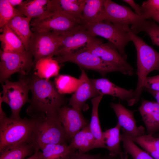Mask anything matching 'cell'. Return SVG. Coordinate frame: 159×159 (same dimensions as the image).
<instances>
[{"mask_svg": "<svg viewBox=\"0 0 159 159\" xmlns=\"http://www.w3.org/2000/svg\"><path fill=\"white\" fill-rule=\"evenodd\" d=\"M2 86L3 90L0 92V98L2 102L9 106L11 112L10 117L21 118L20 113L22 107L30 100L28 97L30 90L28 76L21 75L16 82L7 80L2 84Z\"/></svg>", "mask_w": 159, "mask_h": 159, "instance_id": "cell-6", "label": "cell"}, {"mask_svg": "<svg viewBox=\"0 0 159 159\" xmlns=\"http://www.w3.org/2000/svg\"><path fill=\"white\" fill-rule=\"evenodd\" d=\"M90 80L99 95H108L117 97L122 101H126L130 106L134 98V90L120 87L105 78Z\"/></svg>", "mask_w": 159, "mask_h": 159, "instance_id": "cell-17", "label": "cell"}, {"mask_svg": "<svg viewBox=\"0 0 159 159\" xmlns=\"http://www.w3.org/2000/svg\"><path fill=\"white\" fill-rule=\"evenodd\" d=\"M102 96L99 95L92 98L91 100L92 109L91 120L89 125L90 130L102 148L107 149L105 144L103 138V132L102 131L99 115L98 107L102 98Z\"/></svg>", "mask_w": 159, "mask_h": 159, "instance_id": "cell-28", "label": "cell"}, {"mask_svg": "<svg viewBox=\"0 0 159 159\" xmlns=\"http://www.w3.org/2000/svg\"><path fill=\"white\" fill-rule=\"evenodd\" d=\"M93 36H100L113 44L120 54L126 56L125 47L131 39L122 26L104 21L83 26Z\"/></svg>", "mask_w": 159, "mask_h": 159, "instance_id": "cell-8", "label": "cell"}, {"mask_svg": "<svg viewBox=\"0 0 159 159\" xmlns=\"http://www.w3.org/2000/svg\"><path fill=\"white\" fill-rule=\"evenodd\" d=\"M50 0H26L16 9L22 15L32 19L41 18L51 15L49 10Z\"/></svg>", "mask_w": 159, "mask_h": 159, "instance_id": "cell-21", "label": "cell"}, {"mask_svg": "<svg viewBox=\"0 0 159 159\" xmlns=\"http://www.w3.org/2000/svg\"><path fill=\"white\" fill-rule=\"evenodd\" d=\"M30 25L32 32H52L60 35L83 25L80 19L57 13L41 18L33 19Z\"/></svg>", "mask_w": 159, "mask_h": 159, "instance_id": "cell-10", "label": "cell"}, {"mask_svg": "<svg viewBox=\"0 0 159 159\" xmlns=\"http://www.w3.org/2000/svg\"><path fill=\"white\" fill-rule=\"evenodd\" d=\"M130 29L135 34L145 32L150 37L152 44L159 47V26L154 21L142 19L132 25Z\"/></svg>", "mask_w": 159, "mask_h": 159, "instance_id": "cell-29", "label": "cell"}, {"mask_svg": "<svg viewBox=\"0 0 159 159\" xmlns=\"http://www.w3.org/2000/svg\"><path fill=\"white\" fill-rule=\"evenodd\" d=\"M32 19L20 15L14 17L7 24L21 41L26 51H29V43L33 33L30 25Z\"/></svg>", "mask_w": 159, "mask_h": 159, "instance_id": "cell-23", "label": "cell"}, {"mask_svg": "<svg viewBox=\"0 0 159 159\" xmlns=\"http://www.w3.org/2000/svg\"><path fill=\"white\" fill-rule=\"evenodd\" d=\"M101 156L100 153L91 155L76 150L70 154L66 159H99Z\"/></svg>", "mask_w": 159, "mask_h": 159, "instance_id": "cell-37", "label": "cell"}, {"mask_svg": "<svg viewBox=\"0 0 159 159\" xmlns=\"http://www.w3.org/2000/svg\"><path fill=\"white\" fill-rule=\"evenodd\" d=\"M54 58L59 63L72 62L81 68L97 71L102 76L109 73L116 72L129 76L127 71L122 67L105 62L83 49L56 56Z\"/></svg>", "mask_w": 159, "mask_h": 159, "instance_id": "cell-5", "label": "cell"}, {"mask_svg": "<svg viewBox=\"0 0 159 159\" xmlns=\"http://www.w3.org/2000/svg\"><path fill=\"white\" fill-rule=\"evenodd\" d=\"M121 140L125 153L129 154L132 159H154L144 150L138 146L126 134H121Z\"/></svg>", "mask_w": 159, "mask_h": 159, "instance_id": "cell-32", "label": "cell"}, {"mask_svg": "<svg viewBox=\"0 0 159 159\" xmlns=\"http://www.w3.org/2000/svg\"><path fill=\"white\" fill-rule=\"evenodd\" d=\"M121 128L117 122L114 127L106 130L103 132V139L109 151V155L112 156H118L121 158H128L127 154L122 152L121 149Z\"/></svg>", "mask_w": 159, "mask_h": 159, "instance_id": "cell-24", "label": "cell"}, {"mask_svg": "<svg viewBox=\"0 0 159 159\" xmlns=\"http://www.w3.org/2000/svg\"><path fill=\"white\" fill-rule=\"evenodd\" d=\"M141 17L148 19L151 15L159 11V0H148L143 2L140 6Z\"/></svg>", "mask_w": 159, "mask_h": 159, "instance_id": "cell-35", "label": "cell"}, {"mask_svg": "<svg viewBox=\"0 0 159 159\" xmlns=\"http://www.w3.org/2000/svg\"><path fill=\"white\" fill-rule=\"evenodd\" d=\"M104 0H86L82 12L83 26L104 21Z\"/></svg>", "mask_w": 159, "mask_h": 159, "instance_id": "cell-22", "label": "cell"}, {"mask_svg": "<svg viewBox=\"0 0 159 159\" xmlns=\"http://www.w3.org/2000/svg\"><path fill=\"white\" fill-rule=\"evenodd\" d=\"M83 49L105 62L122 67L127 71L129 76L133 75L134 69L127 61V56L121 55L115 46L110 42L104 43L102 40L95 37Z\"/></svg>", "mask_w": 159, "mask_h": 159, "instance_id": "cell-11", "label": "cell"}, {"mask_svg": "<svg viewBox=\"0 0 159 159\" xmlns=\"http://www.w3.org/2000/svg\"><path fill=\"white\" fill-rule=\"evenodd\" d=\"M28 78L32 94L26 112L33 118L55 116L67 101L57 91L54 84L49 80L40 78L34 72Z\"/></svg>", "mask_w": 159, "mask_h": 159, "instance_id": "cell-1", "label": "cell"}, {"mask_svg": "<svg viewBox=\"0 0 159 159\" xmlns=\"http://www.w3.org/2000/svg\"><path fill=\"white\" fill-rule=\"evenodd\" d=\"M61 36L60 45L55 57L83 49L96 37L92 36L83 25Z\"/></svg>", "mask_w": 159, "mask_h": 159, "instance_id": "cell-13", "label": "cell"}, {"mask_svg": "<svg viewBox=\"0 0 159 159\" xmlns=\"http://www.w3.org/2000/svg\"><path fill=\"white\" fill-rule=\"evenodd\" d=\"M36 152L33 146L22 142L8 147L0 151V159H24Z\"/></svg>", "mask_w": 159, "mask_h": 159, "instance_id": "cell-26", "label": "cell"}, {"mask_svg": "<svg viewBox=\"0 0 159 159\" xmlns=\"http://www.w3.org/2000/svg\"><path fill=\"white\" fill-rule=\"evenodd\" d=\"M152 19L154 21H155L159 23V11L155 13L150 17L149 19Z\"/></svg>", "mask_w": 159, "mask_h": 159, "instance_id": "cell-41", "label": "cell"}, {"mask_svg": "<svg viewBox=\"0 0 159 159\" xmlns=\"http://www.w3.org/2000/svg\"><path fill=\"white\" fill-rule=\"evenodd\" d=\"M116 156H112L108 155H101L99 159H114Z\"/></svg>", "mask_w": 159, "mask_h": 159, "instance_id": "cell-43", "label": "cell"}, {"mask_svg": "<svg viewBox=\"0 0 159 159\" xmlns=\"http://www.w3.org/2000/svg\"><path fill=\"white\" fill-rule=\"evenodd\" d=\"M123 1L129 4L135 10V13L137 15L141 16V9L139 5L135 3L133 0H124Z\"/></svg>", "mask_w": 159, "mask_h": 159, "instance_id": "cell-38", "label": "cell"}, {"mask_svg": "<svg viewBox=\"0 0 159 159\" xmlns=\"http://www.w3.org/2000/svg\"><path fill=\"white\" fill-rule=\"evenodd\" d=\"M110 106L116 115L117 122L122 127V133L131 137L145 134V128L142 126H137L134 117L135 110L127 109L120 103H112Z\"/></svg>", "mask_w": 159, "mask_h": 159, "instance_id": "cell-16", "label": "cell"}, {"mask_svg": "<svg viewBox=\"0 0 159 159\" xmlns=\"http://www.w3.org/2000/svg\"><path fill=\"white\" fill-rule=\"evenodd\" d=\"M21 15L8 0H0V28H2L15 16Z\"/></svg>", "mask_w": 159, "mask_h": 159, "instance_id": "cell-34", "label": "cell"}, {"mask_svg": "<svg viewBox=\"0 0 159 159\" xmlns=\"http://www.w3.org/2000/svg\"><path fill=\"white\" fill-rule=\"evenodd\" d=\"M61 36L52 32H33L29 51L33 57L34 64L43 58L55 56L60 45Z\"/></svg>", "mask_w": 159, "mask_h": 159, "instance_id": "cell-9", "label": "cell"}, {"mask_svg": "<svg viewBox=\"0 0 159 159\" xmlns=\"http://www.w3.org/2000/svg\"><path fill=\"white\" fill-rule=\"evenodd\" d=\"M81 110L65 105L57 113L58 117L67 135L69 141L78 132L89 123Z\"/></svg>", "mask_w": 159, "mask_h": 159, "instance_id": "cell-14", "label": "cell"}, {"mask_svg": "<svg viewBox=\"0 0 159 159\" xmlns=\"http://www.w3.org/2000/svg\"><path fill=\"white\" fill-rule=\"evenodd\" d=\"M80 82L79 79L67 75H60L55 80L54 84L61 94L69 93L75 91Z\"/></svg>", "mask_w": 159, "mask_h": 159, "instance_id": "cell-33", "label": "cell"}, {"mask_svg": "<svg viewBox=\"0 0 159 159\" xmlns=\"http://www.w3.org/2000/svg\"><path fill=\"white\" fill-rule=\"evenodd\" d=\"M0 82L1 84L17 72L27 76L34 67L33 57L29 51L9 52L0 50Z\"/></svg>", "mask_w": 159, "mask_h": 159, "instance_id": "cell-7", "label": "cell"}, {"mask_svg": "<svg viewBox=\"0 0 159 159\" xmlns=\"http://www.w3.org/2000/svg\"><path fill=\"white\" fill-rule=\"evenodd\" d=\"M41 159H66L72 152L69 144H48L41 150Z\"/></svg>", "mask_w": 159, "mask_h": 159, "instance_id": "cell-31", "label": "cell"}, {"mask_svg": "<svg viewBox=\"0 0 159 159\" xmlns=\"http://www.w3.org/2000/svg\"><path fill=\"white\" fill-rule=\"evenodd\" d=\"M11 5L14 7L15 6H19L23 1L22 0H8Z\"/></svg>", "mask_w": 159, "mask_h": 159, "instance_id": "cell-40", "label": "cell"}, {"mask_svg": "<svg viewBox=\"0 0 159 159\" xmlns=\"http://www.w3.org/2000/svg\"><path fill=\"white\" fill-rule=\"evenodd\" d=\"M123 27L128 32L137 52L138 81L134 91V98L131 103L132 106L139 100L145 80L148 74L154 70L159 71V53L133 32L129 25Z\"/></svg>", "mask_w": 159, "mask_h": 159, "instance_id": "cell-2", "label": "cell"}, {"mask_svg": "<svg viewBox=\"0 0 159 159\" xmlns=\"http://www.w3.org/2000/svg\"><path fill=\"white\" fill-rule=\"evenodd\" d=\"M2 50L6 52H20L26 51L23 43L13 31L5 25L0 29Z\"/></svg>", "mask_w": 159, "mask_h": 159, "instance_id": "cell-25", "label": "cell"}, {"mask_svg": "<svg viewBox=\"0 0 159 159\" xmlns=\"http://www.w3.org/2000/svg\"><path fill=\"white\" fill-rule=\"evenodd\" d=\"M144 89L146 90L159 91V75L147 77L144 82Z\"/></svg>", "mask_w": 159, "mask_h": 159, "instance_id": "cell-36", "label": "cell"}, {"mask_svg": "<svg viewBox=\"0 0 159 159\" xmlns=\"http://www.w3.org/2000/svg\"><path fill=\"white\" fill-rule=\"evenodd\" d=\"M129 137L154 159H159V137L145 134L136 137Z\"/></svg>", "mask_w": 159, "mask_h": 159, "instance_id": "cell-30", "label": "cell"}, {"mask_svg": "<svg viewBox=\"0 0 159 159\" xmlns=\"http://www.w3.org/2000/svg\"><path fill=\"white\" fill-rule=\"evenodd\" d=\"M35 121L31 117L15 119L7 117L0 120V151L20 143H29Z\"/></svg>", "mask_w": 159, "mask_h": 159, "instance_id": "cell-4", "label": "cell"}, {"mask_svg": "<svg viewBox=\"0 0 159 159\" xmlns=\"http://www.w3.org/2000/svg\"><path fill=\"white\" fill-rule=\"evenodd\" d=\"M157 101V102L158 104H159V100H158Z\"/></svg>", "mask_w": 159, "mask_h": 159, "instance_id": "cell-45", "label": "cell"}, {"mask_svg": "<svg viewBox=\"0 0 159 159\" xmlns=\"http://www.w3.org/2000/svg\"><path fill=\"white\" fill-rule=\"evenodd\" d=\"M2 102L1 98H0V120H1L6 117L5 113L4 112L2 109Z\"/></svg>", "mask_w": 159, "mask_h": 159, "instance_id": "cell-42", "label": "cell"}, {"mask_svg": "<svg viewBox=\"0 0 159 159\" xmlns=\"http://www.w3.org/2000/svg\"><path fill=\"white\" fill-rule=\"evenodd\" d=\"M114 159H122L120 158L118 156H116Z\"/></svg>", "mask_w": 159, "mask_h": 159, "instance_id": "cell-44", "label": "cell"}, {"mask_svg": "<svg viewBox=\"0 0 159 159\" xmlns=\"http://www.w3.org/2000/svg\"><path fill=\"white\" fill-rule=\"evenodd\" d=\"M89 124L77 133L70 140L69 145L72 150L87 153L94 149L102 148L91 132Z\"/></svg>", "mask_w": 159, "mask_h": 159, "instance_id": "cell-20", "label": "cell"}, {"mask_svg": "<svg viewBox=\"0 0 159 159\" xmlns=\"http://www.w3.org/2000/svg\"><path fill=\"white\" fill-rule=\"evenodd\" d=\"M58 62L53 57L42 59L34 65V73L40 78L49 80L59 74L60 67Z\"/></svg>", "mask_w": 159, "mask_h": 159, "instance_id": "cell-27", "label": "cell"}, {"mask_svg": "<svg viewBox=\"0 0 159 159\" xmlns=\"http://www.w3.org/2000/svg\"><path fill=\"white\" fill-rule=\"evenodd\" d=\"M104 21L122 26L132 25L143 19L128 7L120 5L111 0H104Z\"/></svg>", "mask_w": 159, "mask_h": 159, "instance_id": "cell-12", "label": "cell"}, {"mask_svg": "<svg viewBox=\"0 0 159 159\" xmlns=\"http://www.w3.org/2000/svg\"><path fill=\"white\" fill-rule=\"evenodd\" d=\"M34 118L35 122L29 143L36 152L48 144H68L69 139L57 115Z\"/></svg>", "mask_w": 159, "mask_h": 159, "instance_id": "cell-3", "label": "cell"}, {"mask_svg": "<svg viewBox=\"0 0 159 159\" xmlns=\"http://www.w3.org/2000/svg\"><path fill=\"white\" fill-rule=\"evenodd\" d=\"M41 153L42 152L40 151L36 152L26 159H41Z\"/></svg>", "mask_w": 159, "mask_h": 159, "instance_id": "cell-39", "label": "cell"}, {"mask_svg": "<svg viewBox=\"0 0 159 159\" xmlns=\"http://www.w3.org/2000/svg\"><path fill=\"white\" fill-rule=\"evenodd\" d=\"M138 110L148 134L159 131V104L142 99Z\"/></svg>", "mask_w": 159, "mask_h": 159, "instance_id": "cell-18", "label": "cell"}, {"mask_svg": "<svg viewBox=\"0 0 159 159\" xmlns=\"http://www.w3.org/2000/svg\"><path fill=\"white\" fill-rule=\"evenodd\" d=\"M86 0H50L49 12L57 13L81 20Z\"/></svg>", "mask_w": 159, "mask_h": 159, "instance_id": "cell-19", "label": "cell"}, {"mask_svg": "<svg viewBox=\"0 0 159 159\" xmlns=\"http://www.w3.org/2000/svg\"><path fill=\"white\" fill-rule=\"evenodd\" d=\"M79 79V85L70 99L68 105L78 110H86L88 108L86 103V101L99 95L83 69L81 71Z\"/></svg>", "mask_w": 159, "mask_h": 159, "instance_id": "cell-15", "label": "cell"}]
</instances>
